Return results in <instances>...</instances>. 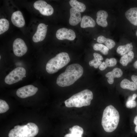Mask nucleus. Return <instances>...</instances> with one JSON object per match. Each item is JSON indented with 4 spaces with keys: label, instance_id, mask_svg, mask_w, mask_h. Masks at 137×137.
Here are the masks:
<instances>
[{
    "label": "nucleus",
    "instance_id": "f257e3e1",
    "mask_svg": "<svg viewBox=\"0 0 137 137\" xmlns=\"http://www.w3.org/2000/svg\"><path fill=\"white\" fill-rule=\"evenodd\" d=\"M83 72V68L79 64L70 65L67 67L64 72L58 76L56 83L61 87L70 85L81 77Z\"/></svg>",
    "mask_w": 137,
    "mask_h": 137
},
{
    "label": "nucleus",
    "instance_id": "f03ea898",
    "mask_svg": "<svg viewBox=\"0 0 137 137\" xmlns=\"http://www.w3.org/2000/svg\"><path fill=\"white\" fill-rule=\"evenodd\" d=\"M120 116L117 109L112 105L107 106L104 111L101 125L104 130L108 132L115 130L118 125Z\"/></svg>",
    "mask_w": 137,
    "mask_h": 137
},
{
    "label": "nucleus",
    "instance_id": "7ed1b4c3",
    "mask_svg": "<svg viewBox=\"0 0 137 137\" xmlns=\"http://www.w3.org/2000/svg\"><path fill=\"white\" fill-rule=\"evenodd\" d=\"M93 98L92 92L86 89L74 95L65 100L64 103L67 107L80 108L89 106Z\"/></svg>",
    "mask_w": 137,
    "mask_h": 137
},
{
    "label": "nucleus",
    "instance_id": "20e7f679",
    "mask_svg": "<svg viewBox=\"0 0 137 137\" xmlns=\"http://www.w3.org/2000/svg\"><path fill=\"white\" fill-rule=\"evenodd\" d=\"M39 128L35 124L30 122L26 125H17L11 129L9 137H34L38 133Z\"/></svg>",
    "mask_w": 137,
    "mask_h": 137
},
{
    "label": "nucleus",
    "instance_id": "39448f33",
    "mask_svg": "<svg viewBox=\"0 0 137 137\" xmlns=\"http://www.w3.org/2000/svg\"><path fill=\"white\" fill-rule=\"evenodd\" d=\"M70 60V57L67 53H60L47 62L46 66V71L50 74L55 73L67 65Z\"/></svg>",
    "mask_w": 137,
    "mask_h": 137
},
{
    "label": "nucleus",
    "instance_id": "423d86ee",
    "mask_svg": "<svg viewBox=\"0 0 137 137\" xmlns=\"http://www.w3.org/2000/svg\"><path fill=\"white\" fill-rule=\"evenodd\" d=\"M26 71L22 67H17L5 77V82L8 84H11L21 80L25 77Z\"/></svg>",
    "mask_w": 137,
    "mask_h": 137
},
{
    "label": "nucleus",
    "instance_id": "0eeeda50",
    "mask_svg": "<svg viewBox=\"0 0 137 137\" xmlns=\"http://www.w3.org/2000/svg\"><path fill=\"white\" fill-rule=\"evenodd\" d=\"M33 6L36 9L39 10L41 14L44 15H50L54 12L53 7L44 1H36L34 3Z\"/></svg>",
    "mask_w": 137,
    "mask_h": 137
},
{
    "label": "nucleus",
    "instance_id": "6e6552de",
    "mask_svg": "<svg viewBox=\"0 0 137 137\" xmlns=\"http://www.w3.org/2000/svg\"><path fill=\"white\" fill-rule=\"evenodd\" d=\"M13 51L14 54L18 57L25 55L27 50V47L25 42L20 38L16 39L13 44Z\"/></svg>",
    "mask_w": 137,
    "mask_h": 137
},
{
    "label": "nucleus",
    "instance_id": "1a4fd4ad",
    "mask_svg": "<svg viewBox=\"0 0 137 137\" xmlns=\"http://www.w3.org/2000/svg\"><path fill=\"white\" fill-rule=\"evenodd\" d=\"M38 88L29 85L18 89L16 92L17 96L21 98H25L34 95L38 91Z\"/></svg>",
    "mask_w": 137,
    "mask_h": 137
},
{
    "label": "nucleus",
    "instance_id": "9d476101",
    "mask_svg": "<svg viewBox=\"0 0 137 137\" xmlns=\"http://www.w3.org/2000/svg\"><path fill=\"white\" fill-rule=\"evenodd\" d=\"M56 36L59 40L67 39L70 41L74 40L76 37L75 33L73 30L65 28L58 29L56 32Z\"/></svg>",
    "mask_w": 137,
    "mask_h": 137
},
{
    "label": "nucleus",
    "instance_id": "9b49d317",
    "mask_svg": "<svg viewBox=\"0 0 137 137\" xmlns=\"http://www.w3.org/2000/svg\"><path fill=\"white\" fill-rule=\"evenodd\" d=\"M47 26L43 23H41L38 25L37 31L32 37L33 42H38L44 39L47 32Z\"/></svg>",
    "mask_w": 137,
    "mask_h": 137
},
{
    "label": "nucleus",
    "instance_id": "f8f14e48",
    "mask_svg": "<svg viewBox=\"0 0 137 137\" xmlns=\"http://www.w3.org/2000/svg\"><path fill=\"white\" fill-rule=\"evenodd\" d=\"M11 20L14 25L19 27H23L25 24L22 14L20 11H16L12 14Z\"/></svg>",
    "mask_w": 137,
    "mask_h": 137
},
{
    "label": "nucleus",
    "instance_id": "ddd939ff",
    "mask_svg": "<svg viewBox=\"0 0 137 137\" xmlns=\"http://www.w3.org/2000/svg\"><path fill=\"white\" fill-rule=\"evenodd\" d=\"M70 17L69 20L70 24L73 26L77 25L81 20L80 12L72 8L70 10Z\"/></svg>",
    "mask_w": 137,
    "mask_h": 137
},
{
    "label": "nucleus",
    "instance_id": "4468645a",
    "mask_svg": "<svg viewBox=\"0 0 137 137\" xmlns=\"http://www.w3.org/2000/svg\"><path fill=\"white\" fill-rule=\"evenodd\" d=\"M123 74V72L120 68L116 67L114 68L111 71L105 74V76L108 78L107 81L110 84H112L114 82L115 78H119Z\"/></svg>",
    "mask_w": 137,
    "mask_h": 137
},
{
    "label": "nucleus",
    "instance_id": "2eb2a0df",
    "mask_svg": "<svg viewBox=\"0 0 137 137\" xmlns=\"http://www.w3.org/2000/svg\"><path fill=\"white\" fill-rule=\"evenodd\" d=\"M108 15L107 12L104 10L98 11L96 13V22L97 24L103 27H107L108 25L107 20Z\"/></svg>",
    "mask_w": 137,
    "mask_h": 137
},
{
    "label": "nucleus",
    "instance_id": "dca6fc26",
    "mask_svg": "<svg viewBox=\"0 0 137 137\" xmlns=\"http://www.w3.org/2000/svg\"><path fill=\"white\" fill-rule=\"evenodd\" d=\"M127 19L132 24L137 26V7L132 8L127 11L125 13Z\"/></svg>",
    "mask_w": 137,
    "mask_h": 137
},
{
    "label": "nucleus",
    "instance_id": "f3484780",
    "mask_svg": "<svg viewBox=\"0 0 137 137\" xmlns=\"http://www.w3.org/2000/svg\"><path fill=\"white\" fill-rule=\"evenodd\" d=\"M69 129L70 133L66 134L64 137H82L83 130L80 126L75 125L70 128Z\"/></svg>",
    "mask_w": 137,
    "mask_h": 137
},
{
    "label": "nucleus",
    "instance_id": "a211bd4d",
    "mask_svg": "<svg viewBox=\"0 0 137 137\" xmlns=\"http://www.w3.org/2000/svg\"><path fill=\"white\" fill-rule=\"evenodd\" d=\"M95 21L89 16L84 15L81 19L80 26L83 28L87 27H94L95 25Z\"/></svg>",
    "mask_w": 137,
    "mask_h": 137
},
{
    "label": "nucleus",
    "instance_id": "6ab92c4d",
    "mask_svg": "<svg viewBox=\"0 0 137 137\" xmlns=\"http://www.w3.org/2000/svg\"><path fill=\"white\" fill-rule=\"evenodd\" d=\"M97 42L100 43H104L105 46L109 49L114 47L115 45V43L113 40L106 38L102 36H100L98 37L97 39Z\"/></svg>",
    "mask_w": 137,
    "mask_h": 137
},
{
    "label": "nucleus",
    "instance_id": "aec40b11",
    "mask_svg": "<svg viewBox=\"0 0 137 137\" xmlns=\"http://www.w3.org/2000/svg\"><path fill=\"white\" fill-rule=\"evenodd\" d=\"M121 87L124 89H127L134 91L137 89V87L133 82L127 79H124L121 81Z\"/></svg>",
    "mask_w": 137,
    "mask_h": 137
},
{
    "label": "nucleus",
    "instance_id": "412c9836",
    "mask_svg": "<svg viewBox=\"0 0 137 137\" xmlns=\"http://www.w3.org/2000/svg\"><path fill=\"white\" fill-rule=\"evenodd\" d=\"M134 57V53L132 51H130L121 57L119 62L123 66H126L132 61Z\"/></svg>",
    "mask_w": 137,
    "mask_h": 137
},
{
    "label": "nucleus",
    "instance_id": "4be33fe9",
    "mask_svg": "<svg viewBox=\"0 0 137 137\" xmlns=\"http://www.w3.org/2000/svg\"><path fill=\"white\" fill-rule=\"evenodd\" d=\"M133 49V46L131 43H128L125 45L118 46L116 50L117 52L123 56L129 52L132 51Z\"/></svg>",
    "mask_w": 137,
    "mask_h": 137
},
{
    "label": "nucleus",
    "instance_id": "5701e85b",
    "mask_svg": "<svg viewBox=\"0 0 137 137\" xmlns=\"http://www.w3.org/2000/svg\"><path fill=\"white\" fill-rule=\"evenodd\" d=\"M69 4L72 8L78 10L80 12H83L86 9V6L83 3L76 0H71Z\"/></svg>",
    "mask_w": 137,
    "mask_h": 137
},
{
    "label": "nucleus",
    "instance_id": "b1692460",
    "mask_svg": "<svg viewBox=\"0 0 137 137\" xmlns=\"http://www.w3.org/2000/svg\"><path fill=\"white\" fill-rule=\"evenodd\" d=\"M93 49L95 50L100 51L105 55L108 54L109 50L105 45L100 43L95 44L93 46Z\"/></svg>",
    "mask_w": 137,
    "mask_h": 137
},
{
    "label": "nucleus",
    "instance_id": "393cba45",
    "mask_svg": "<svg viewBox=\"0 0 137 137\" xmlns=\"http://www.w3.org/2000/svg\"><path fill=\"white\" fill-rule=\"evenodd\" d=\"M9 26V21L7 19L3 18L0 19V34L7 31Z\"/></svg>",
    "mask_w": 137,
    "mask_h": 137
},
{
    "label": "nucleus",
    "instance_id": "a878e982",
    "mask_svg": "<svg viewBox=\"0 0 137 137\" xmlns=\"http://www.w3.org/2000/svg\"><path fill=\"white\" fill-rule=\"evenodd\" d=\"M9 109V107L5 100H0V113H4L7 111Z\"/></svg>",
    "mask_w": 137,
    "mask_h": 137
},
{
    "label": "nucleus",
    "instance_id": "bb28decb",
    "mask_svg": "<svg viewBox=\"0 0 137 137\" xmlns=\"http://www.w3.org/2000/svg\"><path fill=\"white\" fill-rule=\"evenodd\" d=\"M126 106L128 108L131 109L135 107L136 106V102L132 99V96H129L126 103Z\"/></svg>",
    "mask_w": 137,
    "mask_h": 137
},
{
    "label": "nucleus",
    "instance_id": "cd10ccee",
    "mask_svg": "<svg viewBox=\"0 0 137 137\" xmlns=\"http://www.w3.org/2000/svg\"><path fill=\"white\" fill-rule=\"evenodd\" d=\"M105 62L108 67H109L115 66L117 63L116 59L114 58H111L109 59L107 58L105 60Z\"/></svg>",
    "mask_w": 137,
    "mask_h": 137
},
{
    "label": "nucleus",
    "instance_id": "c85d7f7f",
    "mask_svg": "<svg viewBox=\"0 0 137 137\" xmlns=\"http://www.w3.org/2000/svg\"><path fill=\"white\" fill-rule=\"evenodd\" d=\"M94 58L97 59L99 61L102 60L103 59L102 57L100 54L96 53H94L93 54Z\"/></svg>",
    "mask_w": 137,
    "mask_h": 137
},
{
    "label": "nucleus",
    "instance_id": "c756f323",
    "mask_svg": "<svg viewBox=\"0 0 137 137\" xmlns=\"http://www.w3.org/2000/svg\"><path fill=\"white\" fill-rule=\"evenodd\" d=\"M108 67L105 62H102L99 66V69L101 71H103L105 69Z\"/></svg>",
    "mask_w": 137,
    "mask_h": 137
},
{
    "label": "nucleus",
    "instance_id": "7c9ffc66",
    "mask_svg": "<svg viewBox=\"0 0 137 137\" xmlns=\"http://www.w3.org/2000/svg\"><path fill=\"white\" fill-rule=\"evenodd\" d=\"M131 79L137 87V76L133 75L131 76Z\"/></svg>",
    "mask_w": 137,
    "mask_h": 137
},
{
    "label": "nucleus",
    "instance_id": "2f4dec72",
    "mask_svg": "<svg viewBox=\"0 0 137 137\" xmlns=\"http://www.w3.org/2000/svg\"><path fill=\"white\" fill-rule=\"evenodd\" d=\"M133 122L134 124L136 125L135 128V131L137 133V115L135 117L134 119Z\"/></svg>",
    "mask_w": 137,
    "mask_h": 137
},
{
    "label": "nucleus",
    "instance_id": "473e14b6",
    "mask_svg": "<svg viewBox=\"0 0 137 137\" xmlns=\"http://www.w3.org/2000/svg\"><path fill=\"white\" fill-rule=\"evenodd\" d=\"M102 62L101 61H98L94 64L93 65L94 67L95 68H97L99 66Z\"/></svg>",
    "mask_w": 137,
    "mask_h": 137
},
{
    "label": "nucleus",
    "instance_id": "72a5a7b5",
    "mask_svg": "<svg viewBox=\"0 0 137 137\" xmlns=\"http://www.w3.org/2000/svg\"><path fill=\"white\" fill-rule=\"evenodd\" d=\"M137 96V95L136 94H134L132 96V99L133 100H134Z\"/></svg>",
    "mask_w": 137,
    "mask_h": 137
},
{
    "label": "nucleus",
    "instance_id": "f704fd0d",
    "mask_svg": "<svg viewBox=\"0 0 137 137\" xmlns=\"http://www.w3.org/2000/svg\"><path fill=\"white\" fill-rule=\"evenodd\" d=\"M134 67L136 69H137V60L133 64Z\"/></svg>",
    "mask_w": 137,
    "mask_h": 137
},
{
    "label": "nucleus",
    "instance_id": "c9c22d12",
    "mask_svg": "<svg viewBox=\"0 0 137 137\" xmlns=\"http://www.w3.org/2000/svg\"><path fill=\"white\" fill-rule=\"evenodd\" d=\"M0 59H1V56H0Z\"/></svg>",
    "mask_w": 137,
    "mask_h": 137
}]
</instances>
